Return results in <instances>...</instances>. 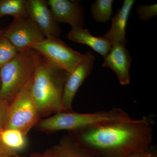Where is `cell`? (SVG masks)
<instances>
[{"label": "cell", "mask_w": 157, "mask_h": 157, "mask_svg": "<svg viewBox=\"0 0 157 157\" xmlns=\"http://www.w3.org/2000/svg\"><path fill=\"white\" fill-rule=\"evenodd\" d=\"M9 103L0 99V132L6 129L9 116Z\"/></svg>", "instance_id": "20"}, {"label": "cell", "mask_w": 157, "mask_h": 157, "mask_svg": "<svg viewBox=\"0 0 157 157\" xmlns=\"http://www.w3.org/2000/svg\"><path fill=\"white\" fill-rule=\"evenodd\" d=\"M52 65L71 73L80 63L84 54L73 50L59 38H45L32 48Z\"/></svg>", "instance_id": "6"}, {"label": "cell", "mask_w": 157, "mask_h": 157, "mask_svg": "<svg viewBox=\"0 0 157 157\" xmlns=\"http://www.w3.org/2000/svg\"><path fill=\"white\" fill-rule=\"evenodd\" d=\"M152 117L99 124L70 132L69 135L94 157H122L150 149Z\"/></svg>", "instance_id": "1"}, {"label": "cell", "mask_w": 157, "mask_h": 157, "mask_svg": "<svg viewBox=\"0 0 157 157\" xmlns=\"http://www.w3.org/2000/svg\"><path fill=\"white\" fill-rule=\"evenodd\" d=\"M113 0H97L91 7V14L95 21L105 23L111 18Z\"/></svg>", "instance_id": "17"}, {"label": "cell", "mask_w": 157, "mask_h": 157, "mask_svg": "<svg viewBox=\"0 0 157 157\" xmlns=\"http://www.w3.org/2000/svg\"><path fill=\"white\" fill-rule=\"evenodd\" d=\"M36 68L33 49L18 52L0 69V99L11 103L30 81Z\"/></svg>", "instance_id": "4"}, {"label": "cell", "mask_w": 157, "mask_h": 157, "mask_svg": "<svg viewBox=\"0 0 157 157\" xmlns=\"http://www.w3.org/2000/svg\"><path fill=\"white\" fill-rule=\"evenodd\" d=\"M28 15L47 39L59 38L61 29L59 23L44 0H28Z\"/></svg>", "instance_id": "9"}, {"label": "cell", "mask_w": 157, "mask_h": 157, "mask_svg": "<svg viewBox=\"0 0 157 157\" xmlns=\"http://www.w3.org/2000/svg\"><path fill=\"white\" fill-rule=\"evenodd\" d=\"M126 157H157V153L149 149L145 151L137 152L128 155Z\"/></svg>", "instance_id": "21"}, {"label": "cell", "mask_w": 157, "mask_h": 157, "mask_svg": "<svg viewBox=\"0 0 157 157\" xmlns=\"http://www.w3.org/2000/svg\"><path fill=\"white\" fill-rule=\"evenodd\" d=\"M51 150L55 157H94L70 135L64 136Z\"/></svg>", "instance_id": "14"}, {"label": "cell", "mask_w": 157, "mask_h": 157, "mask_svg": "<svg viewBox=\"0 0 157 157\" xmlns=\"http://www.w3.org/2000/svg\"><path fill=\"white\" fill-rule=\"evenodd\" d=\"M104 58L102 66L112 69L116 74L122 85L128 84L130 82L129 70L131 58L124 45L118 43L113 45Z\"/></svg>", "instance_id": "11"}, {"label": "cell", "mask_w": 157, "mask_h": 157, "mask_svg": "<svg viewBox=\"0 0 157 157\" xmlns=\"http://www.w3.org/2000/svg\"><path fill=\"white\" fill-rule=\"evenodd\" d=\"M135 2L134 0H124L121 9L112 17L111 28L104 36L112 46L118 43L125 45L126 43V27Z\"/></svg>", "instance_id": "12"}, {"label": "cell", "mask_w": 157, "mask_h": 157, "mask_svg": "<svg viewBox=\"0 0 157 157\" xmlns=\"http://www.w3.org/2000/svg\"><path fill=\"white\" fill-rule=\"evenodd\" d=\"M33 50L36 68L30 88L40 116H46L65 111L62 95L68 73L52 65Z\"/></svg>", "instance_id": "2"}, {"label": "cell", "mask_w": 157, "mask_h": 157, "mask_svg": "<svg viewBox=\"0 0 157 157\" xmlns=\"http://www.w3.org/2000/svg\"><path fill=\"white\" fill-rule=\"evenodd\" d=\"M27 4L28 0H0V17H28Z\"/></svg>", "instance_id": "16"}, {"label": "cell", "mask_w": 157, "mask_h": 157, "mask_svg": "<svg viewBox=\"0 0 157 157\" xmlns=\"http://www.w3.org/2000/svg\"><path fill=\"white\" fill-rule=\"evenodd\" d=\"M31 80L9 104V116L6 128L18 130L26 136L31 129L38 123L41 117L31 95Z\"/></svg>", "instance_id": "5"}, {"label": "cell", "mask_w": 157, "mask_h": 157, "mask_svg": "<svg viewBox=\"0 0 157 157\" xmlns=\"http://www.w3.org/2000/svg\"><path fill=\"white\" fill-rule=\"evenodd\" d=\"M55 19L58 23H65L73 28H83L84 11L77 1L48 0L47 1Z\"/></svg>", "instance_id": "10"}, {"label": "cell", "mask_w": 157, "mask_h": 157, "mask_svg": "<svg viewBox=\"0 0 157 157\" xmlns=\"http://www.w3.org/2000/svg\"><path fill=\"white\" fill-rule=\"evenodd\" d=\"M0 138L6 148L16 153L25 148L27 145L26 136L16 129H4L0 132Z\"/></svg>", "instance_id": "15"}, {"label": "cell", "mask_w": 157, "mask_h": 157, "mask_svg": "<svg viewBox=\"0 0 157 157\" xmlns=\"http://www.w3.org/2000/svg\"><path fill=\"white\" fill-rule=\"evenodd\" d=\"M0 36L9 40L18 52L32 49L45 39L38 25L29 17L14 18L8 26L0 32Z\"/></svg>", "instance_id": "7"}, {"label": "cell", "mask_w": 157, "mask_h": 157, "mask_svg": "<svg viewBox=\"0 0 157 157\" xmlns=\"http://www.w3.org/2000/svg\"><path fill=\"white\" fill-rule=\"evenodd\" d=\"M157 4L150 6H140L136 8V12L139 19L147 21L157 14Z\"/></svg>", "instance_id": "19"}, {"label": "cell", "mask_w": 157, "mask_h": 157, "mask_svg": "<svg viewBox=\"0 0 157 157\" xmlns=\"http://www.w3.org/2000/svg\"><path fill=\"white\" fill-rule=\"evenodd\" d=\"M131 118L119 108L93 113H79L73 111L58 113L47 118L40 120L34 128L45 132L63 130L73 132L99 124L126 120Z\"/></svg>", "instance_id": "3"}, {"label": "cell", "mask_w": 157, "mask_h": 157, "mask_svg": "<svg viewBox=\"0 0 157 157\" xmlns=\"http://www.w3.org/2000/svg\"><path fill=\"white\" fill-rule=\"evenodd\" d=\"M0 152L2 153L3 154L6 155L7 157H10L14 155L17 154L16 153L11 151L9 149L6 148V147L3 145L2 140L0 138Z\"/></svg>", "instance_id": "23"}, {"label": "cell", "mask_w": 157, "mask_h": 157, "mask_svg": "<svg viewBox=\"0 0 157 157\" xmlns=\"http://www.w3.org/2000/svg\"><path fill=\"white\" fill-rule=\"evenodd\" d=\"M10 157H55L51 149L47 150L42 153H35L29 157H23L16 154Z\"/></svg>", "instance_id": "22"}, {"label": "cell", "mask_w": 157, "mask_h": 157, "mask_svg": "<svg viewBox=\"0 0 157 157\" xmlns=\"http://www.w3.org/2000/svg\"></svg>", "instance_id": "25"}, {"label": "cell", "mask_w": 157, "mask_h": 157, "mask_svg": "<svg viewBox=\"0 0 157 157\" xmlns=\"http://www.w3.org/2000/svg\"><path fill=\"white\" fill-rule=\"evenodd\" d=\"M18 52L9 40L0 36V69L14 58Z\"/></svg>", "instance_id": "18"}, {"label": "cell", "mask_w": 157, "mask_h": 157, "mask_svg": "<svg viewBox=\"0 0 157 157\" xmlns=\"http://www.w3.org/2000/svg\"><path fill=\"white\" fill-rule=\"evenodd\" d=\"M67 37L72 42L88 45L104 57L112 48L111 43L104 36H94L83 28H73L68 33Z\"/></svg>", "instance_id": "13"}, {"label": "cell", "mask_w": 157, "mask_h": 157, "mask_svg": "<svg viewBox=\"0 0 157 157\" xmlns=\"http://www.w3.org/2000/svg\"><path fill=\"white\" fill-rule=\"evenodd\" d=\"M95 59L94 55L89 51L85 54L84 57L74 70L68 73L62 95V104L65 111H73V99L79 88L91 73Z\"/></svg>", "instance_id": "8"}, {"label": "cell", "mask_w": 157, "mask_h": 157, "mask_svg": "<svg viewBox=\"0 0 157 157\" xmlns=\"http://www.w3.org/2000/svg\"><path fill=\"white\" fill-rule=\"evenodd\" d=\"M0 157H8L6 155L3 154L2 153L0 152Z\"/></svg>", "instance_id": "24"}]
</instances>
